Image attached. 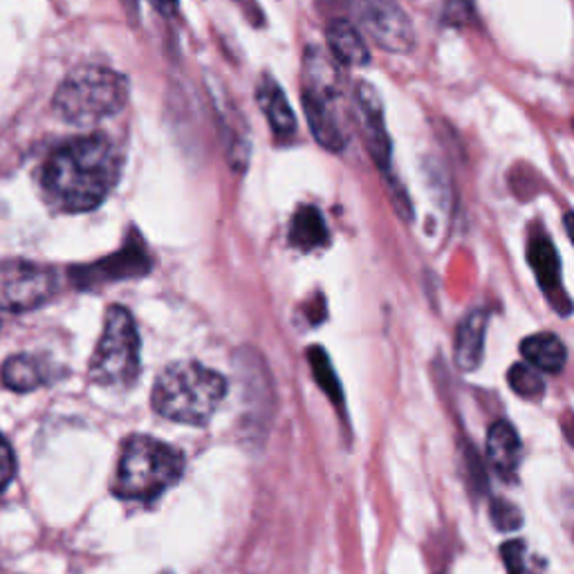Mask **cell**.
<instances>
[{
  "label": "cell",
  "instance_id": "obj_1",
  "mask_svg": "<svg viewBox=\"0 0 574 574\" xmlns=\"http://www.w3.org/2000/svg\"><path fill=\"white\" fill-rule=\"evenodd\" d=\"M122 173L115 144L103 135H86L61 144L41 171L43 198L64 214H86L111 195Z\"/></svg>",
  "mask_w": 574,
  "mask_h": 574
},
{
  "label": "cell",
  "instance_id": "obj_2",
  "mask_svg": "<svg viewBox=\"0 0 574 574\" xmlns=\"http://www.w3.org/2000/svg\"><path fill=\"white\" fill-rule=\"evenodd\" d=\"M227 395L221 373L198 361H176L167 367L153 386V408L180 425H206Z\"/></svg>",
  "mask_w": 574,
  "mask_h": 574
},
{
  "label": "cell",
  "instance_id": "obj_3",
  "mask_svg": "<svg viewBox=\"0 0 574 574\" xmlns=\"http://www.w3.org/2000/svg\"><path fill=\"white\" fill-rule=\"evenodd\" d=\"M128 92L124 75L101 66H81L64 79L52 106L72 126H92L122 113Z\"/></svg>",
  "mask_w": 574,
  "mask_h": 574
},
{
  "label": "cell",
  "instance_id": "obj_4",
  "mask_svg": "<svg viewBox=\"0 0 574 574\" xmlns=\"http://www.w3.org/2000/svg\"><path fill=\"white\" fill-rule=\"evenodd\" d=\"M182 472L184 455L180 451L148 436H131L117 464L115 494L128 500H153L167 492Z\"/></svg>",
  "mask_w": 574,
  "mask_h": 574
},
{
  "label": "cell",
  "instance_id": "obj_5",
  "mask_svg": "<svg viewBox=\"0 0 574 574\" xmlns=\"http://www.w3.org/2000/svg\"><path fill=\"white\" fill-rule=\"evenodd\" d=\"M90 382L106 389L131 386L139 375V335L131 312L113 305L103 319V333L88 369Z\"/></svg>",
  "mask_w": 574,
  "mask_h": 574
},
{
  "label": "cell",
  "instance_id": "obj_6",
  "mask_svg": "<svg viewBox=\"0 0 574 574\" xmlns=\"http://www.w3.org/2000/svg\"><path fill=\"white\" fill-rule=\"evenodd\" d=\"M303 111L315 139L339 153L346 146V133L339 122V77L322 49L309 47L303 59Z\"/></svg>",
  "mask_w": 574,
  "mask_h": 574
},
{
  "label": "cell",
  "instance_id": "obj_7",
  "mask_svg": "<svg viewBox=\"0 0 574 574\" xmlns=\"http://www.w3.org/2000/svg\"><path fill=\"white\" fill-rule=\"evenodd\" d=\"M57 292V274L32 260H0V309L30 312Z\"/></svg>",
  "mask_w": 574,
  "mask_h": 574
},
{
  "label": "cell",
  "instance_id": "obj_8",
  "mask_svg": "<svg viewBox=\"0 0 574 574\" xmlns=\"http://www.w3.org/2000/svg\"><path fill=\"white\" fill-rule=\"evenodd\" d=\"M352 12L369 36L393 55H406L415 43L413 23L395 0H352Z\"/></svg>",
  "mask_w": 574,
  "mask_h": 574
},
{
  "label": "cell",
  "instance_id": "obj_9",
  "mask_svg": "<svg viewBox=\"0 0 574 574\" xmlns=\"http://www.w3.org/2000/svg\"><path fill=\"white\" fill-rule=\"evenodd\" d=\"M354 101H357V109L361 115V131H363V139H367L369 153L373 162L380 167V171L389 178V182H393V169H391V137H389V128H386V120H384V106H382V99L378 94V90L361 81L354 90Z\"/></svg>",
  "mask_w": 574,
  "mask_h": 574
},
{
  "label": "cell",
  "instance_id": "obj_10",
  "mask_svg": "<svg viewBox=\"0 0 574 574\" xmlns=\"http://www.w3.org/2000/svg\"><path fill=\"white\" fill-rule=\"evenodd\" d=\"M485 333H487V312L474 309L466 315L458 326L455 335V363L460 371L472 373L481 367L483 350H485Z\"/></svg>",
  "mask_w": 574,
  "mask_h": 574
},
{
  "label": "cell",
  "instance_id": "obj_11",
  "mask_svg": "<svg viewBox=\"0 0 574 574\" xmlns=\"http://www.w3.org/2000/svg\"><path fill=\"white\" fill-rule=\"evenodd\" d=\"M530 266L537 274L539 285L550 299H561L563 305L570 309V299L565 296V290L561 285V263H559V254L554 245L550 243L548 236H537L530 243Z\"/></svg>",
  "mask_w": 574,
  "mask_h": 574
},
{
  "label": "cell",
  "instance_id": "obj_12",
  "mask_svg": "<svg viewBox=\"0 0 574 574\" xmlns=\"http://www.w3.org/2000/svg\"><path fill=\"white\" fill-rule=\"evenodd\" d=\"M326 38H328V47L337 64L359 68L371 61L369 45L363 43L359 30L350 21H344V19L330 21L328 30H326Z\"/></svg>",
  "mask_w": 574,
  "mask_h": 574
},
{
  "label": "cell",
  "instance_id": "obj_13",
  "mask_svg": "<svg viewBox=\"0 0 574 574\" xmlns=\"http://www.w3.org/2000/svg\"><path fill=\"white\" fill-rule=\"evenodd\" d=\"M256 97H258L260 111H263V115L268 117V122L277 135L290 137L296 133V117L285 99V92L270 75H266L258 81Z\"/></svg>",
  "mask_w": 574,
  "mask_h": 574
},
{
  "label": "cell",
  "instance_id": "obj_14",
  "mask_svg": "<svg viewBox=\"0 0 574 574\" xmlns=\"http://www.w3.org/2000/svg\"><path fill=\"white\" fill-rule=\"evenodd\" d=\"M88 277L77 279L83 285L97 283V281H122L128 277H142L148 272V256L142 249H124L111 258H103L101 263L86 268Z\"/></svg>",
  "mask_w": 574,
  "mask_h": 574
},
{
  "label": "cell",
  "instance_id": "obj_15",
  "mask_svg": "<svg viewBox=\"0 0 574 574\" xmlns=\"http://www.w3.org/2000/svg\"><path fill=\"white\" fill-rule=\"evenodd\" d=\"M52 380V369L38 357L14 354L3 367V384L16 393H30Z\"/></svg>",
  "mask_w": 574,
  "mask_h": 574
},
{
  "label": "cell",
  "instance_id": "obj_16",
  "mask_svg": "<svg viewBox=\"0 0 574 574\" xmlns=\"http://www.w3.org/2000/svg\"><path fill=\"white\" fill-rule=\"evenodd\" d=\"M487 458L500 476H511L520 460V440L516 429L500 420L494 423L487 434Z\"/></svg>",
  "mask_w": 574,
  "mask_h": 574
},
{
  "label": "cell",
  "instance_id": "obj_17",
  "mask_svg": "<svg viewBox=\"0 0 574 574\" xmlns=\"http://www.w3.org/2000/svg\"><path fill=\"white\" fill-rule=\"evenodd\" d=\"M520 352H524L526 361L539 373H561L567 361V350L563 341L550 333L528 337L520 344Z\"/></svg>",
  "mask_w": 574,
  "mask_h": 574
},
{
  "label": "cell",
  "instance_id": "obj_18",
  "mask_svg": "<svg viewBox=\"0 0 574 574\" xmlns=\"http://www.w3.org/2000/svg\"><path fill=\"white\" fill-rule=\"evenodd\" d=\"M290 240L294 247L303 251H312L328 240V229L324 223V216L315 206H301L292 218L290 227Z\"/></svg>",
  "mask_w": 574,
  "mask_h": 574
},
{
  "label": "cell",
  "instance_id": "obj_19",
  "mask_svg": "<svg viewBox=\"0 0 574 574\" xmlns=\"http://www.w3.org/2000/svg\"><path fill=\"white\" fill-rule=\"evenodd\" d=\"M509 386L518 397H526V399H539L545 391L543 378L537 369H532L530 363H514L509 369Z\"/></svg>",
  "mask_w": 574,
  "mask_h": 574
},
{
  "label": "cell",
  "instance_id": "obj_20",
  "mask_svg": "<svg viewBox=\"0 0 574 574\" xmlns=\"http://www.w3.org/2000/svg\"><path fill=\"white\" fill-rule=\"evenodd\" d=\"M309 363H312V371H315V378H317L319 386L335 402H339L341 399V386H339V380H337V375L333 371V363H330L328 354L322 348H312L309 350Z\"/></svg>",
  "mask_w": 574,
  "mask_h": 574
},
{
  "label": "cell",
  "instance_id": "obj_21",
  "mask_svg": "<svg viewBox=\"0 0 574 574\" xmlns=\"http://www.w3.org/2000/svg\"><path fill=\"white\" fill-rule=\"evenodd\" d=\"M489 516L500 532H514L524 526V516H520V511L509 500H494L489 507Z\"/></svg>",
  "mask_w": 574,
  "mask_h": 574
},
{
  "label": "cell",
  "instance_id": "obj_22",
  "mask_svg": "<svg viewBox=\"0 0 574 574\" xmlns=\"http://www.w3.org/2000/svg\"><path fill=\"white\" fill-rule=\"evenodd\" d=\"M16 476V455L12 444L0 436V496L5 494V489L10 487V483Z\"/></svg>",
  "mask_w": 574,
  "mask_h": 574
},
{
  "label": "cell",
  "instance_id": "obj_23",
  "mask_svg": "<svg viewBox=\"0 0 574 574\" xmlns=\"http://www.w3.org/2000/svg\"><path fill=\"white\" fill-rule=\"evenodd\" d=\"M526 545L520 541H507L503 548H500V556H503V563L507 567L509 574H524L526 570Z\"/></svg>",
  "mask_w": 574,
  "mask_h": 574
},
{
  "label": "cell",
  "instance_id": "obj_24",
  "mask_svg": "<svg viewBox=\"0 0 574 574\" xmlns=\"http://www.w3.org/2000/svg\"><path fill=\"white\" fill-rule=\"evenodd\" d=\"M150 5L165 16H171L178 10V0H150Z\"/></svg>",
  "mask_w": 574,
  "mask_h": 574
}]
</instances>
